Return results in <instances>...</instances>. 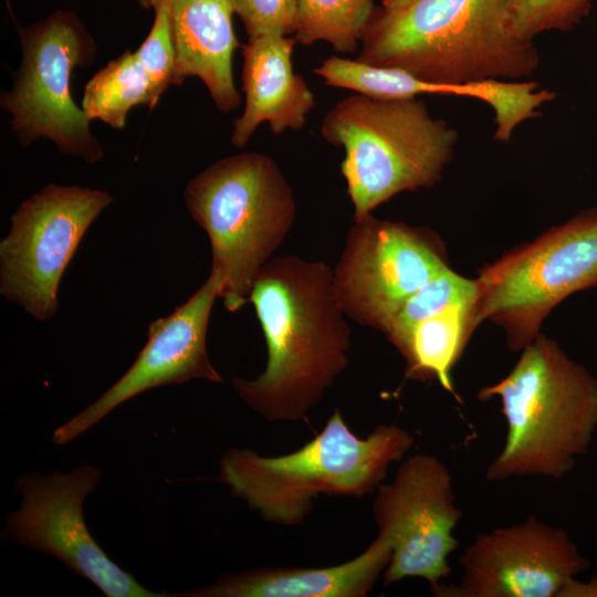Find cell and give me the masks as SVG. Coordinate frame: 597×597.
Segmentation results:
<instances>
[{"mask_svg": "<svg viewBox=\"0 0 597 597\" xmlns=\"http://www.w3.org/2000/svg\"><path fill=\"white\" fill-rule=\"evenodd\" d=\"M447 268L430 230L369 213L348 231L333 289L346 317L384 333L400 306Z\"/></svg>", "mask_w": 597, "mask_h": 597, "instance_id": "30bf717a", "label": "cell"}, {"mask_svg": "<svg viewBox=\"0 0 597 597\" xmlns=\"http://www.w3.org/2000/svg\"><path fill=\"white\" fill-rule=\"evenodd\" d=\"M474 303L467 302L443 308L422 320L397 348L405 359V376L419 381L437 380L454 394L452 369L475 331Z\"/></svg>", "mask_w": 597, "mask_h": 597, "instance_id": "d6986e66", "label": "cell"}, {"mask_svg": "<svg viewBox=\"0 0 597 597\" xmlns=\"http://www.w3.org/2000/svg\"><path fill=\"white\" fill-rule=\"evenodd\" d=\"M392 549L380 535L358 556L325 567H256L174 597H364L384 575Z\"/></svg>", "mask_w": 597, "mask_h": 597, "instance_id": "ac0fdd59", "label": "cell"}, {"mask_svg": "<svg viewBox=\"0 0 597 597\" xmlns=\"http://www.w3.org/2000/svg\"><path fill=\"white\" fill-rule=\"evenodd\" d=\"M501 400L507 425L503 449L485 478L561 479L585 454L597 430V379L540 333L512 370L478 398Z\"/></svg>", "mask_w": 597, "mask_h": 597, "instance_id": "3957f363", "label": "cell"}, {"mask_svg": "<svg viewBox=\"0 0 597 597\" xmlns=\"http://www.w3.org/2000/svg\"><path fill=\"white\" fill-rule=\"evenodd\" d=\"M103 190L50 184L24 200L0 242V293L38 321L59 310L63 273L85 232L113 202Z\"/></svg>", "mask_w": 597, "mask_h": 597, "instance_id": "9c48e42d", "label": "cell"}, {"mask_svg": "<svg viewBox=\"0 0 597 597\" xmlns=\"http://www.w3.org/2000/svg\"><path fill=\"white\" fill-rule=\"evenodd\" d=\"M591 0H509L507 23L524 42L547 31H568L588 13Z\"/></svg>", "mask_w": 597, "mask_h": 597, "instance_id": "603a6c76", "label": "cell"}, {"mask_svg": "<svg viewBox=\"0 0 597 597\" xmlns=\"http://www.w3.org/2000/svg\"><path fill=\"white\" fill-rule=\"evenodd\" d=\"M151 8L155 10L154 22L136 54L150 80L156 107L168 86L174 84L175 51L166 8L160 3Z\"/></svg>", "mask_w": 597, "mask_h": 597, "instance_id": "cb8c5ba5", "label": "cell"}, {"mask_svg": "<svg viewBox=\"0 0 597 597\" xmlns=\"http://www.w3.org/2000/svg\"><path fill=\"white\" fill-rule=\"evenodd\" d=\"M416 0H381V7L385 10H397L408 6Z\"/></svg>", "mask_w": 597, "mask_h": 597, "instance_id": "4316f807", "label": "cell"}, {"mask_svg": "<svg viewBox=\"0 0 597 597\" xmlns=\"http://www.w3.org/2000/svg\"><path fill=\"white\" fill-rule=\"evenodd\" d=\"M6 1H7V7H8V9H9V11H10V13H11V9H10V2H9V0H6Z\"/></svg>", "mask_w": 597, "mask_h": 597, "instance_id": "83f0119b", "label": "cell"}, {"mask_svg": "<svg viewBox=\"0 0 597 597\" xmlns=\"http://www.w3.org/2000/svg\"><path fill=\"white\" fill-rule=\"evenodd\" d=\"M295 44L293 36L277 34L248 39L241 75L245 105L233 122V146L243 148L262 123H268L274 135L304 127L315 96L303 76L293 71Z\"/></svg>", "mask_w": 597, "mask_h": 597, "instance_id": "e0dca14e", "label": "cell"}, {"mask_svg": "<svg viewBox=\"0 0 597 597\" xmlns=\"http://www.w3.org/2000/svg\"><path fill=\"white\" fill-rule=\"evenodd\" d=\"M102 475L96 467L81 465L67 473L31 472L17 478L21 502L8 514L1 538L54 556L107 597H172L143 587L111 559L88 531L83 504Z\"/></svg>", "mask_w": 597, "mask_h": 597, "instance_id": "8fae6325", "label": "cell"}, {"mask_svg": "<svg viewBox=\"0 0 597 597\" xmlns=\"http://www.w3.org/2000/svg\"><path fill=\"white\" fill-rule=\"evenodd\" d=\"M321 135L343 147L341 172L354 220L402 191L431 188L452 160L458 132L417 98L353 94L323 117Z\"/></svg>", "mask_w": 597, "mask_h": 597, "instance_id": "5b68a950", "label": "cell"}, {"mask_svg": "<svg viewBox=\"0 0 597 597\" xmlns=\"http://www.w3.org/2000/svg\"><path fill=\"white\" fill-rule=\"evenodd\" d=\"M459 586L433 593L450 597H557L589 567L567 532L528 516L479 534L459 557Z\"/></svg>", "mask_w": 597, "mask_h": 597, "instance_id": "4fadbf2b", "label": "cell"}, {"mask_svg": "<svg viewBox=\"0 0 597 597\" xmlns=\"http://www.w3.org/2000/svg\"><path fill=\"white\" fill-rule=\"evenodd\" d=\"M557 597H597V575H594L588 582L573 578Z\"/></svg>", "mask_w": 597, "mask_h": 597, "instance_id": "484cf974", "label": "cell"}, {"mask_svg": "<svg viewBox=\"0 0 597 597\" xmlns=\"http://www.w3.org/2000/svg\"><path fill=\"white\" fill-rule=\"evenodd\" d=\"M313 72L324 84L347 88L378 100L413 98L422 94L453 95L480 100L494 113L495 135L509 138L523 122L532 119L541 104L534 81L488 80L467 84H443L421 80L396 67L374 66L360 61L332 55Z\"/></svg>", "mask_w": 597, "mask_h": 597, "instance_id": "9a60e30c", "label": "cell"}, {"mask_svg": "<svg viewBox=\"0 0 597 597\" xmlns=\"http://www.w3.org/2000/svg\"><path fill=\"white\" fill-rule=\"evenodd\" d=\"M22 61L1 106L23 147L52 140L64 154L92 165L104 150L90 129V118L71 96V75L94 61V38L73 11L56 10L28 27H19Z\"/></svg>", "mask_w": 597, "mask_h": 597, "instance_id": "ba28073f", "label": "cell"}, {"mask_svg": "<svg viewBox=\"0 0 597 597\" xmlns=\"http://www.w3.org/2000/svg\"><path fill=\"white\" fill-rule=\"evenodd\" d=\"M413 442L397 425H378L359 438L336 408L321 432L293 452L266 457L247 448L229 449L220 461V478L264 521L296 526L312 513L313 500L321 494H371Z\"/></svg>", "mask_w": 597, "mask_h": 597, "instance_id": "277c9868", "label": "cell"}, {"mask_svg": "<svg viewBox=\"0 0 597 597\" xmlns=\"http://www.w3.org/2000/svg\"><path fill=\"white\" fill-rule=\"evenodd\" d=\"M184 197L209 238L220 298L227 311L238 312L294 223L293 190L272 157L248 151L208 166L188 182Z\"/></svg>", "mask_w": 597, "mask_h": 597, "instance_id": "8992f818", "label": "cell"}, {"mask_svg": "<svg viewBox=\"0 0 597 597\" xmlns=\"http://www.w3.org/2000/svg\"><path fill=\"white\" fill-rule=\"evenodd\" d=\"M375 8L374 0H296L293 38L302 45L323 41L338 53H353Z\"/></svg>", "mask_w": 597, "mask_h": 597, "instance_id": "44dd1931", "label": "cell"}, {"mask_svg": "<svg viewBox=\"0 0 597 597\" xmlns=\"http://www.w3.org/2000/svg\"><path fill=\"white\" fill-rule=\"evenodd\" d=\"M138 105L155 108L151 84L136 51L127 50L86 83L81 108L90 121L123 129L127 114Z\"/></svg>", "mask_w": 597, "mask_h": 597, "instance_id": "ffe728a7", "label": "cell"}, {"mask_svg": "<svg viewBox=\"0 0 597 597\" xmlns=\"http://www.w3.org/2000/svg\"><path fill=\"white\" fill-rule=\"evenodd\" d=\"M475 283V328L490 321L504 331L511 350H522L556 305L597 285V209L504 253L480 271Z\"/></svg>", "mask_w": 597, "mask_h": 597, "instance_id": "52a82bcc", "label": "cell"}, {"mask_svg": "<svg viewBox=\"0 0 597 597\" xmlns=\"http://www.w3.org/2000/svg\"><path fill=\"white\" fill-rule=\"evenodd\" d=\"M509 0H416L376 7L357 60L443 84L520 80L538 66L533 42L507 23Z\"/></svg>", "mask_w": 597, "mask_h": 597, "instance_id": "7a4b0ae2", "label": "cell"}, {"mask_svg": "<svg viewBox=\"0 0 597 597\" xmlns=\"http://www.w3.org/2000/svg\"><path fill=\"white\" fill-rule=\"evenodd\" d=\"M476 293L475 280L467 279L448 266L400 306L384 334L397 349L422 320L448 306L473 302Z\"/></svg>", "mask_w": 597, "mask_h": 597, "instance_id": "7402d4cb", "label": "cell"}, {"mask_svg": "<svg viewBox=\"0 0 597 597\" xmlns=\"http://www.w3.org/2000/svg\"><path fill=\"white\" fill-rule=\"evenodd\" d=\"M140 1L147 8L160 3L167 10L175 51L172 85L198 77L220 112L239 107L241 96L232 73V56L239 46L232 0Z\"/></svg>", "mask_w": 597, "mask_h": 597, "instance_id": "2e32d148", "label": "cell"}, {"mask_svg": "<svg viewBox=\"0 0 597 597\" xmlns=\"http://www.w3.org/2000/svg\"><path fill=\"white\" fill-rule=\"evenodd\" d=\"M220 276L210 272L206 282L171 314L150 323L147 342L126 373L94 402L57 427L52 436L65 444L86 432L116 407L135 396L164 385L191 379L221 383L207 350V329Z\"/></svg>", "mask_w": 597, "mask_h": 597, "instance_id": "5bb4252c", "label": "cell"}, {"mask_svg": "<svg viewBox=\"0 0 597 597\" xmlns=\"http://www.w3.org/2000/svg\"><path fill=\"white\" fill-rule=\"evenodd\" d=\"M249 302L266 343V366L254 379L232 377L240 399L269 421L305 420L348 367L350 327L333 289V269L296 255L271 259Z\"/></svg>", "mask_w": 597, "mask_h": 597, "instance_id": "6da1fadb", "label": "cell"}, {"mask_svg": "<svg viewBox=\"0 0 597 597\" xmlns=\"http://www.w3.org/2000/svg\"><path fill=\"white\" fill-rule=\"evenodd\" d=\"M373 515L392 549L384 584L419 577L434 593L451 574L448 556L459 545L453 530L461 511L447 465L426 453L409 457L392 482L377 488Z\"/></svg>", "mask_w": 597, "mask_h": 597, "instance_id": "7c38bea8", "label": "cell"}, {"mask_svg": "<svg viewBox=\"0 0 597 597\" xmlns=\"http://www.w3.org/2000/svg\"><path fill=\"white\" fill-rule=\"evenodd\" d=\"M248 38L294 33L296 0H232Z\"/></svg>", "mask_w": 597, "mask_h": 597, "instance_id": "d4e9b609", "label": "cell"}]
</instances>
